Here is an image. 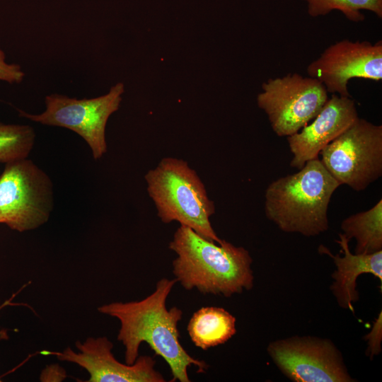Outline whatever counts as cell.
<instances>
[{
    "mask_svg": "<svg viewBox=\"0 0 382 382\" xmlns=\"http://www.w3.org/2000/svg\"><path fill=\"white\" fill-rule=\"evenodd\" d=\"M175 279L162 278L153 293L140 301L112 302L100 306L98 311L116 318L120 323L117 340L125 346V360L132 364L139 357V349L146 342L156 355L168 364L172 374L170 381L190 382L187 368L194 365L203 373L209 365L190 356L180 342L178 324L183 311L176 306L166 308V299Z\"/></svg>",
    "mask_w": 382,
    "mask_h": 382,
    "instance_id": "1",
    "label": "cell"
},
{
    "mask_svg": "<svg viewBox=\"0 0 382 382\" xmlns=\"http://www.w3.org/2000/svg\"><path fill=\"white\" fill-rule=\"evenodd\" d=\"M216 243L180 226L168 245L177 255L172 263L177 282L186 290L225 297L251 289L254 277L249 252L224 240Z\"/></svg>",
    "mask_w": 382,
    "mask_h": 382,
    "instance_id": "2",
    "label": "cell"
},
{
    "mask_svg": "<svg viewBox=\"0 0 382 382\" xmlns=\"http://www.w3.org/2000/svg\"><path fill=\"white\" fill-rule=\"evenodd\" d=\"M341 185L318 158L297 173L272 181L265 192V213L284 232L315 236L329 228L328 206Z\"/></svg>",
    "mask_w": 382,
    "mask_h": 382,
    "instance_id": "3",
    "label": "cell"
},
{
    "mask_svg": "<svg viewBox=\"0 0 382 382\" xmlns=\"http://www.w3.org/2000/svg\"><path fill=\"white\" fill-rule=\"evenodd\" d=\"M147 191L162 222L178 221L209 241L221 243L210 222L215 206L204 183L187 162L165 157L144 176Z\"/></svg>",
    "mask_w": 382,
    "mask_h": 382,
    "instance_id": "4",
    "label": "cell"
},
{
    "mask_svg": "<svg viewBox=\"0 0 382 382\" xmlns=\"http://www.w3.org/2000/svg\"><path fill=\"white\" fill-rule=\"evenodd\" d=\"M54 206L53 184L33 161L5 163L0 174V224L25 232L45 224Z\"/></svg>",
    "mask_w": 382,
    "mask_h": 382,
    "instance_id": "5",
    "label": "cell"
},
{
    "mask_svg": "<svg viewBox=\"0 0 382 382\" xmlns=\"http://www.w3.org/2000/svg\"><path fill=\"white\" fill-rule=\"evenodd\" d=\"M320 154L340 185L363 191L382 175V126L358 117Z\"/></svg>",
    "mask_w": 382,
    "mask_h": 382,
    "instance_id": "6",
    "label": "cell"
},
{
    "mask_svg": "<svg viewBox=\"0 0 382 382\" xmlns=\"http://www.w3.org/2000/svg\"><path fill=\"white\" fill-rule=\"evenodd\" d=\"M124 92V84L119 82L97 98L77 99L52 93L45 97L46 109L42 113L33 115L21 110L18 112L33 122L74 131L85 140L93 158L98 160L107 151L106 125L119 109Z\"/></svg>",
    "mask_w": 382,
    "mask_h": 382,
    "instance_id": "7",
    "label": "cell"
},
{
    "mask_svg": "<svg viewBox=\"0 0 382 382\" xmlns=\"http://www.w3.org/2000/svg\"><path fill=\"white\" fill-rule=\"evenodd\" d=\"M257 103L267 115L279 137H289L307 125L328 100V93L316 79L294 73L269 79L262 85Z\"/></svg>",
    "mask_w": 382,
    "mask_h": 382,
    "instance_id": "8",
    "label": "cell"
},
{
    "mask_svg": "<svg viewBox=\"0 0 382 382\" xmlns=\"http://www.w3.org/2000/svg\"><path fill=\"white\" fill-rule=\"evenodd\" d=\"M267 352L281 371L296 382L353 381L340 351L329 340L292 337L270 343Z\"/></svg>",
    "mask_w": 382,
    "mask_h": 382,
    "instance_id": "9",
    "label": "cell"
},
{
    "mask_svg": "<svg viewBox=\"0 0 382 382\" xmlns=\"http://www.w3.org/2000/svg\"><path fill=\"white\" fill-rule=\"evenodd\" d=\"M307 74L322 83L328 93L351 97L347 87L350 79H382V42H337L308 64Z\"/></svg>",
    "mask_w": 382,
    "mask_h": 382,
    "instance_id": "10",
    "label": "cell"
},
{
    "mask_svg": "<svg viewBox=\"0 0 382 382\" xmlns=\"http://www.w3.org/2000/svg\"><path fill=\"white\" fill-rule=\"evenodd\" d=\"M78 352L67 347L62 352L43 351L60 361L74 363L88 371V382H165L154 369L156 361L150 356H139L132 364L117 361L112 354L113 344L107 337H88L76 342Z\"/></svg>",
    "mask_w": 382,
    "mask_h": 382,
    "instance_id": "11",
    "label": "cell"
},
{
    "mask_svg": "<svg viewBox=\"0 0 382 382\" xmlns=\"http://www.w3.org/2000/svg\"><path fill=\"white\" fill-rule=\"evenodd\" d=\"M358 117L351 97L332 94L310 125L287 137L293 155L290 166L301 169L307 161L318 158L320 151Z\"/></svg>",
    "mask_w": 382,
    "mask_h": 382,
    "instance_id": "12",
    "label": "cell"
},
{
    "mask_svg": "<svg viewBox=\"0 0 382 382\" xmlns=\"http://www.w3.org/2000/svg\"><path fill=\"white\" fill-rule=\"evenodd\" d=\"M335 241L341 247L343 256L332 255L323 245L319 247V251L329 255L336 265L330 289L338 304L353 312L352 304L359 299L356 289L358 277L369 273L382 281V250L370 254H353L349 250V241L343 233H339V239Z\"/></svg>",
    "mask_w": 382,
    "mask_h": 382,
    "instance_id": "13",
    "label": "cell"
},
{
    "mask_svg": "<svg viewBox=\"0 0 382 382\" xmlns=\"http://www.w3.org/2000/svg\"><path fill=\"white\" fill-rule=\"evenodd\" d=\"M236 318L221 307L205 306L190 318L187 330L192 343L207 350L226 342L236 332Z\"/></svg>",
    "mask_w": 382,
    "mask_h": 382,
    "instance_id": "14",
    "label": "cell"
},
{
    "mask_svg": "<svg viewBox=\"0 0 382 382\" xmlns=\"http://www.w3.org/2000/svg\"><path fill=\"white\" fill-rule=\"evenodd\" d=\"M349 241L354 238L356 254H370L382 250V199L369 210L356 213L341 224Z\"/></svg>",
    "mask_w": 382,
    "mask_h": 382,
    "instance_id": "15",
    "label": "cell"
},
{
    "mask_svg": "<svg viewBox=\"0 0 382 382\" xmlns=\"http://www.w3.org/2000/svg\"><path fill=\"white\" fill-rule=\"evenodd\" d=\"M35 139V133L31 126L0 122V163L27 158Z\"/></svg>",
    "mask_w": 382,
    "mask_h": 382,
    "instance_id": "16",
    "label": "cell"
},
{
    "mask_svg": "<svg viewBox=\"0 0 382 382\" xmlns=\"http://www.w3.org/2000/svg\"><path fill=\"white\" fill-rule=\"evenodd\" d=\"M307 3L310 16H325L333 10L341 11L349 21L359 22L364 20L361 10L373 12L382 18V0H303Z\"/></svg>",
    "mask_w": 382,
    "mask_h": 382,
    "instance_id": "17",
    "label": "cell"
},
{
    "mask_svg": "<svg viewBox=\"0 0 382 382\" xmlns=\"http://www.w3.org/2000/svg\"><path fill=\"white\" fill-rule=\"evenodd\" d=\"M25 74L21 66L16 64H8L5 62V54L0 50V81L9 83H20L23 80Z\"/></svg>",
    "mask_w": 382,
    "mask_h": 382,
    "instance_id": "18",
    "label": "cell"
},
{
    "mask_svg": "<svg viewBox=\"0 0 382 382\" xmlns=\"http://www.w3.org/2000/svg\"><path fill=\"white\" fill-rule=\"evenodd\" d=\"M381 318H378L371 332L366 335L369 343V348L367 351L371 353V356L378 354L380 352V343H378L375 338L381 340Z\"/></svg>",
    "mask_w": 382,
    "mask_h": 382,
    "instance_id": "19",
    "label": "cell"
},
{
    "mask_svg": "<svg viewBox=\"0 0 382 382\" xmlns=\"http://www.w3.org/2000/svg\"><path fill=\"white\" fill-rule=\"evenodd\" d=\"M66 378V372L58 365H51L47 367L41 374L42 381H62Z\"/></svg>",
    "mask_w": 382,
    "mask_h": 382,
    "instance_id": "20",
    "label": "cell"
},
{
    "mask_svg": "<svg viewBox=\"0 0 382 382\" xmlns=\"http://www.w3.org/2000/svg\"><path fill=\"white\" fill-rule=\"evenodd\" d=\"M0 308H1V306H0Z\"/></svg>",
    "mask_w": 382,
    "mask_h": 382,
    "instance_id": "21",
    "label": "cell"
}]
</instances>
